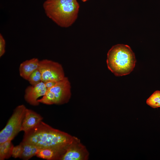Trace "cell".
Segmentation results:
<instances>
[{"instance_id":"obj_6","label":"cell","mask_w":160,"mask_h":160,"mask_svg":"<svg viewBox=\"0 0 160 160\" xmlns=\"http://www.w3.org/2000/svg\"><path fill=\"white\" fill-rule=\"evenodd\" d=\"M89 153L78 137L74 136L60 160H87Z\"/></svg>"},{"instance_id":"obj_1","label":"cell","mask_w":160,"mask_h":160,"mask_svg":"<svg viewBox=\"0 0 160 160\" xmlns=\"http://www.w3.org/2000/svg\"><path fill=\"white\" fill-rule=\"evenodd\" d=\"M73 137L42 121L35 128L24 133L22 141L39 149L52 148L65 152Z\"/></svg>"},{"instance_id":"obj_3","label":"cell","mask_w":160,"mask_h":160,"mask_svg":"<svg viewBox=\"0 0 160 160\" xmlns=\"http://www.w3.org/2000/svg\"><path fill=\"white\" fill-rule=\"evenodd\" d=\"M136 62L134 53L127 45H114L107 54L108 68L116 76L129 74L133 70Z\"/></svg>"},{"instance_id":"obj_4","label":"cell","mask_w":160,"mask_h":160,"mask_svg":"<svg viewBox=\"0 0 160 160\" xmlns=\"http://www.w3.org/2000/svg\"><path fill=\"white\" fill-rule=\"evenodd\" d=\"M26 108L24 105H21L14 109L6 126L0 132V144L12 140L20 132Z\"/></svg>"},{"instance_id":"obj_10","label":"cell","mask_w":160,"mask_h":160,"mask_svg":"<svg viewBox=\"0 0 160 160\" xmlns=\"http://www.w3.org/2000/svg\"><path fill=\"white\" fill-rule=\"evenodd\" d=\"M39 61L38 58H33L21 63L19 68L20 76L27 80L31 74L38 68Z\"/></svg>"},{"instance_id":"obj_12","label":"cell","mask_w":160,"mask_h":160,"mask_svg":"<svg viewBox=\"0 0 160 160\" xmlns=\"http://www.w3.org/2000/svg\"><path fill=\"white\" fill-rule=\"evenodd\" d=\"M22 147V153L20 158L24 160H28L36 154L39 148L36 146L28 143L21 142L20 143Z\"/></svg>"},{"instance_id":"obj_19","label":"cell","mask_w":160,"mask_h":160,"mask_svg":"<svg viewBox=\"0 0 160 160\" xmlns=\"http://www.w3.org/2000/svg\"><path fill=\"white\" fill-rule=\"evenodd\" d=\"M57 82L54 81L49 80L44 82V83L47 89H48L54 86Z\"/></svg>"},{"instance_id":"obj_8","label":"cell","mask_w":160,"mask_h":160,"mask_svg":"<svg viewBox=\"0 0 160 160\" xmlns=\"http://www.w3.org/2000/svg\"><path fill=\"white\" fill-rule=\"evenodd\" d=\"M47 89L44 82L41 81L38 84L29 86L25 91L24 97L25 101L33 106H37L39 104L38 98L45 94Z\"/></svg>"},{"instance_id":"obj_7","label":"cell","mask_w":160,"mask_h":160,"mask_svg":"<svg viewBox=\"0 0 160 160\" xmlns=\"http://www.w3.org/2000/svg\"><path fill=\"white\" fill-rule=\"evenodd\" d=\"M47 89L53 93L56 105L67 103L70 99L71 96V84L68 78L66 77L57 81L54 86Z\"/></svg>"},{"instance_id":"obj_11","label":"cell","mask_w":160,"mask_h":160,"mask_svg":"<svg viewBox=\"0 0 160 160\" xmlns=\"http://www.w3.org/2000/svg\"><path fill=\"white\" fill-rule=\"evenodd\" d=\"M65 152L52 148L39 149L36 156L39 158L47 160H60Z\"/></svg>"},{"instance_id":"obj_14","label":"cell","mask_w":160,"mask_h":160,"mask_svg":"<svg viewBox=\"0 0 160 160\" xmlns=\"http://www.w3.org/2000/svg\"><path fill=\"white\" fill-rule=\"evenodd\" d=\"M146 103L154 108L160 107V91L156 90L147 99Z\"/></svg>"},{"instance_id":"obj_17","label":"cell","mask_w":160,"mask_h":160,"mask_svg":"<svg viewBox=\"0 0 160 160\" xmlns=\"http://www.w3.org/2000/svg\"><path fill=\"white\" fill-rule=\"evenodd\" d=\"M22 147L20 144L15 146H14L12 154V156L15 158H20L22 153Z\"/></svg>"},{"instance_id":"obj_15","label":"cell","mask_w":160,"mask_h":160,"mask_svg":"<svg viewBox=\"0 0 160 160\" xmlns=\"http://www.w3.org/2000/svg\"><path fill=\"white\" fill-rule=\"evenodd\" d=\"M38 102L47 105L56 104V100L53 93L47 89L46 92L42 97L38 99Z\"/></svg>"},{"instance_id":"obj_20","label":"cell","mask_w":160,"mask_h":160,"mask_svg":"<svg viewBox=\"0 0 160 160\" xmlns=\"http://www.w3.org/2000/svg\"><path fill=\"white\" fill-rule=\"evenodd\" d=\"M81 0L83 2H85L88 0Z\"/></svg>"},{"instance_id":"obj_5","label":"cell","mask_w":160,"mask_h":160,"mask_svg":"<svg viewBox=\"0 0 160 160\" xmlns=\"http://www.w3.org/2000/svg\"><path fill=\"white\" fill-rule=\"evenodd\" d=\"M38 68L44 82L49 80L57 82L65 77L61 65L51 60L45 59L39 60Z\"/></svg>"},{"instance_id":"obj_18","label":"cell","mask_w":160,"mask_h":160,"mask_svg":"<svg viewBox=\"0 0 160 160\" xmlns=\"http://www.w3.org/2000/svg\"><path fill=\"white\" fill-rule=\"evenodd\" d=\"M6 42L1 34H0V57H1L5 52Z\"/></svg>"},{"instance_id":"obj_9","label":"cell","mask_w":160,"mask_h":160,"mask_svg":"<svg viewBox=\"0 0 160 160\" xmlns=\"http://www.w3.org/2000/svg\"><path fill=\"white\" fill-rule=\"evenodd\" d=\"M43 117L39 114L26 108L22 123L20 131L27 132L37 126L42 121Z\"/></svg>"},{"instance_id":"obj_16","label":"cell","mask_w":160,"mask_h":160,"mask_svg":"<svg viewBox=\"0 0 160 160\" xmlns=\"http://www.w3.org/2000/svg\"><path fill=\"white\" fill-rule=\"evenodd\" d=\"M27 80L31 85H35L42 81L41 74L38 68L31 74Z\"/></svg>"},{"instance_id":"obj_2","label":"cell","mask_w":160,"mask_h":160,"mask_svg":"<svg viewBox=\"0 0 160 160\" xmlns=\"http://www.w3.org/2000/svg\"><path fill=\"white\" fill-rule=\"evenodd\" d=\"M43 7L48 18L59 26L66 28L77 19L80 5L77 0H46Z\"/></svg>"},{"instance_id":"obj_13","label":"cell","mask_w":160,"mask_h":160,"mask_svg":"<svg viewBox=\"0 0 160 160\" xmlns=\"http://www.w3.org/2000/svg\"><path fill=\"white\" fill-rule=\"evenodd\" d=\"M14 146L11 140L0 144V160H4L12 156Z\"/></svg>"}]
</instances>
